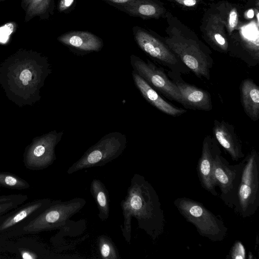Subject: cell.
<instances>
[{"instance_id": "1", "label": "cell", "mask_w": 259, "mask_h": 259, "mask_svg": "<svg viewBox=\"0 0 259 259\" xmlns=\"http://www.w3.org/2000/svg\"><path fill=\"white\" fill-rule=\"evenodd\" d=\"M51 72L47 57L21 49L0 64V84L8 99L18 106H32L40 100V90Z\"/></svg>"}, {"instance_id": "2", "label": "cell", "mask_w": 259, "mask_h": 259, "mask_svg": "<svg viewBox=\"0 0 259 259\" xmlns=\"http://www.w3.org/2000/svg\"><path fill=\"white\" fill-rule=\"evenodd\" d=\"M120 206L123 223L120 227L128 244L131 240L132 218L137 220L139 228L154 241L163 233L165 219L158 195L143 176L134 174Z\"/></svg>"}, {"instance_id": "3", "label": "cell", "mask_w": 259, "mask_h": 259, "mask_svg": "<svg viewBox=\"0 0 259 259\" xmlns=\"http://www.w3.org/2000/svg\"><path fill=\"white\" fill-rule=\"evenodd\" d=\"M168 26L162 37L169 48L197 77L209 80L213 60L209 48L177 17L165 14Z\"/></svg>"}, {"instance_id": "4", "label": "cell", "mask_w": 259, "mask_h": 259, "mask_svg": "<svg viewBox=\"0 0 259 259\" xmlns=\"http://www.w3.org/2000/svg\"><path fill=\"white\" fill-rule=\"evenodd\" d=\"M243 165L233 208L243 218L253 215L259 206V154L253 149Z\"/></svg>"}, {"instance_id": "5", "label": "cell", "mask_w": 259, "mask_h": 259, "mask_svg": "<svg viewBox=\"0 0 259 259\" xmlns=\"http://www.w3.org/2000/svg\"><path fill=\"white\" fill-rule=\"evenodd\" d=\"M174 204L181 215L195 227L200 235L213 242L221 241L226 237L228 229L223 221L200 202L180 197Z\"/></svg>"}, {"instance_id": "6", "label": "cell", "mask_w": 259, "mask_h": 259, "mask_svg": "<svg viewBox=\"0 0 259 259\" xmlns=\"http://www.w3.org/2000/svg\"><path fill=\"white\" fill-rule=\"evenodd\" d=\"M126 144L125 135L117 132L106 134L72 164L67 170V174H72L84 169L103 166L119 157Z\"/></svg>"}, {"instance_id": "7", "label": "cell", "mask_w": 259, "mask_h": 259, "mask_svg": "<svg viewBox=\"0 0 259 259\" xmlns=\"http://www.w3.org/2000/svg\"><path fill=\"white\" fill-rule=\"evenodd\" d=\"M134 39L139 47L147 55L169 70L188 74L190 70L177 57L159 36L151 30L135 26L133 28Z\"/></svg>"}, {"instance_id": "8", "label": "cell", "mask_w": 259, "mask_h": 259, "mask_svg": "<svg viewBox=\"0 0 259 259\" xmlns=\"http://www.w3.org/2000/svg\"><path fill=\"white\" fill-rule=\"evenodd\" d=\"M86 201L82 198H74L67 201H57L45 209L24 228L28 232H39L58 229L78 212Z\"/></svg>"}, {"instance_id": "9", "label": "cell", "mask_w": 259, "mask_h": 259, "mask_svg": "<svg viewBox=\"0 0 259 259\" xmlns=\"http://www.w3.org/2000/svg\"><path fill=\"white\" fill-rule=\"evenodd\" d=\"M130 62L134 70L157 92L168 99L181 104L180 92L164 70L148 60L145 61L135 55L130 56Z\"/></svg>"}, {"instance_id": "10", "label": "cell", "mask_w": 259, "mask_h": 259, "mask_svg": "<svg viewBox=\"0 0 259 259\" xmlns=\"http://www.w3.org/2000/svg\"><path fill=\"white\" fill-rule=\"evenodd\" d=\"M63 133L52 131L36 137L26 147L24 160L30 169H42L51 165L55 160V147L60 141Z\"/></svg>"}, {"instance_id": "11", "label": "cell", "mask_w": 259, "mask_h": 259, "mask_svg": "<svg viewBox=\"0 0 259 259\" xmlns=\"http://www.w3.org/2000/svg\"><path fill=\"white\" fill-rule=\"evenodd\" d=\"M218 153L212 165V177L216 186H219L220 197L229 207L233 208L237 188L240 181L242 160L238 164L230 165L228 161Z\"/></svg>"}, {"instance_id": "12", "label": "cell", "mask_w": 259, "mask_h": 259, "mask_svg": "<svg viewBox=\"0 0 259 259\" xmlns=\"http://www.w3.org/2000/svg\"><path fill=\"white\" fill-rule=\"evenodd\" d=\"M200 30L207 44L215 51L227 54L229 51V37L225 23L214 7L205 13Z\"/></svg>"}, {"instance_id": "13", "label": "cell", "mask_w": 259, "mask_h": 259, "mask_svg": "<svg viewBox=\"0 0 259 259\" xmlns=\"http://www.w3.org/2000/svg\"><path fill=\"white\" fill-rule=\"evenodd\" d=\"M167 75L178 88L181 105L184 108L205 111L212 110L211 97L208 92L186 82L180 73L168 70Z\"/></svg>"}, {"instance_id": "14", "label": "cell", "mask_w": 259, "mask_h": 259, "mask_svg": "<svg viewBox=\"0 0 259 259\" xmlns=\"http://www.w3.org/2000/svg\"><path fill=\"white\" fill-rule=\"evenodd\" d=\"M220 152L219 144L213 136L206 135L202 142L197 172L202 187L214 196H218V194L212 177V165L216 155Z\"/></svg>"}, {"instance_id": "15", "label": "cell", "mask_w": 259, "mask_h": 259, "mask_svg": "<svg viewBox=\"0 0 259 259\" xmlns=\"http://www.w3.org/2000/svg\"><path fill=\"white\" fill-rule=\"evenodd\" d=\"M213 137L230 155L233 161L244 157L242 143L234 126L224 120H214L212 127Z\"/></svg>"}, {"instance_id": "16", "label": "cell", "mask_w": 259, "mask_h": 259, "mask_svg": "<svg viewBox=\"0 0 259 259\" xmlns=\"http://www.w3.org/2000/svg\"><path fill=\"white\" fill-rule=\"evenodd\" d=\"M132 76L135 84L143 97L161 112L173 117L180 116L187 112L186 109L178 108L164 100L155 89L134 71L132 72Z\"/></svg>"}, {"instance_id": "17", "label": "cell", "mask_w": 259, "mask_h": 259, "mask_svg": "<svg viewBox=\"0 0 259 259\" xmlns=\"http://www.w3.org/2000/svg\"><path fill=\"white\" fill-rule=\"evenodd\" d=\"M57 40L74 49L85 52H99L103 47L102 39L87 31H71L60 35Z\"/></svg>"}, {"instance_id": "18", "label": "cell", "mask_w": 259, "mask_h": 259, "mask_svg": "<svg viewBox=\"0 0 259 259\" xmlns=\"http://www.w3.org/2000/svg\"><path fill=\"white\" fill-rule=\"evenodd\" d=\"M240 100L246 115L252 121L259 119V87L250 78L243 79L240 85Z\"/></svg>"}, {"instance_id": "19", "label": "cell", "mask_w": 259, "mask_h": 259, "mask_svg": "<svg viewBox=\"0 0 259 259\" xmlns=\"http://www.w3.org/2000/svg\"><path fill=\"white\" fill-rule=\"evenodd\" d=\"M119 6L130 16L144 19H158L166 13L162 6L153 0H136Z\"/></svg>"}, {"instance_id": "20", "label": "cell", "mask_w": 259, "mask_h": 259, "mask_svg": "<svg viewBox=\"0 0 259 259\" xmlns=\"http://www.w3.org/2000/svg\"><path fill=\"white\" fill-rule=\"evenodd\" d=\"M90 192L98 207L99 219L101 221L107 220L110 210L108 190L101 180L94 179L91 183Z\"/></svg>"}, {"instance_id": "21", "label": "cell", "mask_w": 259, "mask_h": 259, "mask_svg": "<svg viewBox=\"0 0 259 259\" xmlns=\"http://www.w3.org/2000/svg\"><path fill=\"white\" fill-rule=\"evenodd\" d=\"M214 7L225 23L229 37L239 27V8L227 2L219 3Z\"/></svg>"}, {"instance_id": "22", "label": "cell", "mask_w": 259, "mask_h": 259, "mask_svg": "<svg viewBox=\"0 0 259 259\" xmlns=\"http://www.w3.org/2000/svg\"><path fill=\"white\" fill-rule=\"evenodd\" d=\"M55 0H31L25 12L24 21H29L35 17L47 20L54 14Z\"/></svg>"}, {"instance_id": "23", "label": "cell", "mask_w": 259, "mask_h": 259, "mask_svg": "<svg viewBox=\"0 0 259 259\" xmlns=\"http://www.w3.org/2000/svg\"><path fill=\"white\" fill-rule=\"evenodd\" d=\"M97 246L99 254L103 259H119L118 250L112 240L108 236L101 235L98 237Z\"/></svg>"}, {"instance_id": "24", "label": "cell", "mask_w": 259, "mask_h": 259, "mask_svg": "<svg viewBox=\"0 0 259 259\" xmlns=\"http://www.w3.org/2000/svg\"><path fill=\"white\" fill-rule=\"evenodd\" d=\"M44 204L42 202H39L28 206L23 208L15 215L8 218L0 226V230L2 231L12 227L15 224L21 221L33 212L41 207Z\"/></svg>"}, {"instance_id": "25", "label": "cell", "mask_w": 259, "mask_h": 259, "mask_svg": "<svg viewBox=\"0 0 259 259\" xmlns=\"http://www.w3.org/2000/svg\"><path fill=\"white\" fill-rule=\"evenodd\" d=\"M0 186L11 189H23L29 187L25 181L13 175L0 172Z\"/></svg>"}, {"instance_id": "26", "label": "cell", "mask_w": 259, "mask_h": 259, "mask_svg": "<svg viewBox=\"0 0 259 259\" xmlns=\"http://www.w3.org/2000/svg\"><path fill=\"white\" fill-rule=\"evenodd\" d=\"M231 258H245V251L243 244L239 241L235 242L231 252Z\"/></svg>"}, {"instance_id": "27", "label": "cell", "mask_w": 259, "mask_h": 259, "mask_svg": "<svg viewBox=\"0 0 259 259\" xmlns=\"http://www.w3.org/2000/svg\"><path fill=\"white\" fill-rule=\"evenodd\" d=\"M75 0H60L57 6L59 12H66L74 5Z\"/></svg>"}, {"instance_id": "28", "label": "cell", "mask_w": 259, "mask_h": 259, "mask_svg": "<svg viewBox=\"0 0 259 259\" xmlns=\"http://www.w3.org/2000/svg\"><path fill=\"white\" fill-rule=\"evenodd\" d=\"M176 3L187 7H192L197 4V0H174Z\"/></svg>"}, {"instance_id": "29", "label": "cell", "mask_w": 259, "mask_h": 259, "mask_svg": "<svg viewBox=\"0 0 259 259\" xmlns=\"http://www.w3.org/2000/svg\"><path fill=\"white\" fill-rule=\"evenodd\" d=\"M21 256L24 259H35L37 257L35 254L26 250L22 251Z\"/></svg>"}, {"instance_id": "30", "label": "cell", "mask_w": 259, "mask_h": 259, "mask_svg": "<svg viewBox=\"0 0 259 259\" xmlns=\"http://www.w3.org/2000/svg\"><path fill=\"white\" fill-rule=\"evenodd\" d=\"M104 1L109 4H112L116 5H121L130 2L136 1V0H104Z\"/></svg>"}, {"instance_id": "31", "label": "cell", "mask_w": 259, "mask_h": 259, "mask_svg": "<svg viewBox=\"0 0 259 259\" xmlns=\"http://www.w3.org/2000/svg\"><path fill=\"white\" fill-rule=\"evenodd\" d=\"M31 1V0H21V6L25 11H26Z\"/></svg>"}, {"instance_id": "32", "label": "cell", "mask_w": 259, "mask_h": 259, "mask_svg": "<svg viewBox=\"0 0 259 259\" xmlns=\"http://www.w3.org/2000/svg\"><path fill=\"white\" fill-rule=\"evenodd\" d=\"M253 15H254L253 11L252 10H249V11L247 13V17L250 18H251L253 17Z\"/></svg>"}, {"instance_id": "33", "label": "cell", "mask_w": 259, "mask_h": 259, "mask_svg": "<svg viewBox=\"0 0 259 259\" xmlns=\"http://www.w3.org/2000/svg\"><path fill=\"white\" fill-rule=\"evenodd\" d=\"M6 0H0V2H3V1H5Z\"/></svg>"}]
</instances>
